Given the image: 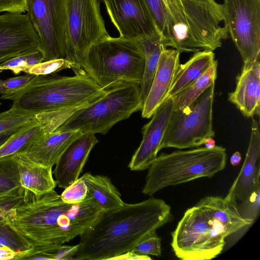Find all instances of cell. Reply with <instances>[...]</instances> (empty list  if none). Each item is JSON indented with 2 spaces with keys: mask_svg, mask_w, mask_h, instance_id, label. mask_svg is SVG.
I'll use <instances>...</instances> for the list:
<instances>
[{
  "mask_svg": "<svg viewBox=\"0 0 260 260\" xmlns=\"http://www.w3.org/2000/svg\"><path fill=\"white\" fill-rule=\"evenodd\" d=\"M103 211L88 193L82 202L68 204L55 190L39 196L25 190L23 201L4 219L30 243L31 252L37 253L80 236Z\"/></svg>",
  "mask_w": 260,
  "mask_h": 260,
  "instance_id": "obj_1",
  "label": "cell"
},
{
  "mask_svg": "<svg viewBox=\"0 0 260 260\" xmlns=\"http://www.w3.org/2000/svg\"><path fill=\"white\" fill-rule=\"evenodd\" d=\"M170 206L162 199L151 198L103 211L93 224L80 236L73 259H115L132 251L146 236L170 222Z\"/></svg>",
  "mask_w": 260,
  "mask_h": 260,
  "instance_id": "obj_2",
  "label": "cell"
},
{
  "mask_svg": "<svg viewBox=\"0 0 260 260\" xmlns=\"http://www.w3.org/2000/svg\"><path fill=\"white\" fill-rule=\"evenodd\" d=\"M246 223L234 204L219 197L207 196L185 212L171 233V245L181 259H211L221 252L225 238Z\"/></svg>",
  "mask_w": 260,
  "mask_h": 260,
  "instance_id": "obj_3",
  "label": "cell"
},
{
  "mask_svg": "<svg viewBox=\"0 0 260 260\" xmlns=\"http://www.w3.org/2000/svg\"><path fill=\"white\" fill-rule=\"evenodd\" d=\"M166 13L168 47L182 52L214 51L229 35L221 5L211 1L161 0Z\"/></svg>",
  "mask_w": 260,
  "mask_h": 260,
  "instance_id": "obj_4",
  "label": "cell"
},
{
  "mask_svg": "<svg viewBox=\"0 0 260 260\" xmlns=\"http://www.w3.org/2000/svg\"><path fill=\"white\" fill-rule=\"evenodd\" d=\"M86 73L60 76L37 75L12 98L13 105L31 113L40 114L70 109H81L107 93Z\"/></svg>",
  "mask_w": 260,
  "mask_h": 260,
  "instance_id": "obj_5",
  "label": "cell"
},
{
  "mask_svg": "<svg viewBox=\"0 0 260 260\" xmlns=\"http://www.w3.org/2000/svg\"><path fill=\"white\" fill-rule=\"evenodd\" d=\"M83 69L104 89L123 83L140 85L145 69L144 55L137 39L109 35L90 47Z\"/></svg>",
  "mask_w": 260,
  "mask_h": 260,
  "instance_id": "obj_6",
  "label": "cell"
},
{
  "mask_svg": "<svg viewBox=\"0 0 260 260\" xmlns=\"http://www.w3.org/2000/svg\"><path fill=\"white\" fill-rule=\"evenodd\" d=\"M226 159L225 148L219 146L162 153L148 168L142 192L151 196L169 186L211 178L225 168Z\"/></svg>",
  "mask_w": 260,
  "mask_h": 260,
  "instance_id": "obj_7",
  "label": "cell"
},
{
  "mask_svg": "<svg viewBox=\"0 0 260 260\" xmlns=\"http://www.w3.org/2000/svg\"><path fill=\"white\" fill-rule=\"evenodd\" d=\"M108 89L106 94L76 110L55 130L105 135L118 122L142 110L143 102L139 84L123 83Z\"/></svg>",
  "mask_w": 260,
  "mask_h": 260,
  "instance_id": "obj_8",
  "label": "cell"
},
{
  "mask_svg": "<svg viewBox=\"0 0 260 260\" xmlns=\"http://www.w3.org/2000/svg\"><path fill=\"white\" fill-rule=\"evenodd\" d=\"M215 83L189 105L173 109L159 150L169 147L184 149L198 147L214 136L213 103Z\"/></svg>",
  "mask_w": 260,
  "mask_h": 260,
  "instance_id": "obj_9",
  "label": "cell"
},
{
  "mask_svg": "<svg viewBox=\"0 0 260 260\" xmlns=\"http://www.w3.org/2000/svg\"><path fill=\"white\" fill-rule=\"evenodd\" d=\"M101 0H66L65 59L83 69L90 47L109 36Z\"/></svg>",
  "mask_w": 260,
  "mask_h": 260,
  "instance_id": "obj_10",
  "label": "cell"
},
{
  "mask_svg": "<svg viewBox=\"0 0 260 260\" xmlns=\"http://www.w3.org/2000/svg\"><path fill=\"white\" fill-rule=\"evenodd\" d=\"M223 22L244 64L260 58V0H223Z\"/></svg>",
  "mask_w": 260,
  "mask_h": 260,
  "instance_id": "obj_11",
  "label": "cell"
},
{
  "mask_svg": "<svg viewBox=\"0 0 260 260\" xmlns=\"http://www.w3.org/2000/svg\"><path fill=\"white\" fill-rule=\"evenodd\" d=\"M26 4L43 61L65 58L66 0H26Z\"/></svg>",
  "mask_w": 260,
  "mask_h": 260,
  "instance_id": "obj_12",
  "label": "cell"
},
{
  "mask_svg": "<svg viewBox=\"0 0 260 260\" xmlns=\"http://www.w3.org/2000/svg\"><path fill=\"white\" fill-rule=\"evenodd\" d=\"M104 3L119 37L138 39L160 33L145 0H105Z\"/></svg>",
  "mask_w": 260,
  "mask_h": 260,
  "instance_id": "obj_13",
  "label": "cell"
},
{
  "mask_svg": "<svg viewBox=\"0 0 260 260\" xmlns=\"http://www.w3.org/2000/svg\"><path fill=\"white\" fill-rule=\"evenodd\" d=\"M40 41L27 14L0 15V63L40 50Z\"/></svg>",
  "mask_w": 260,
  "mask_h": 260,
  "instance_id": "obj_14",
  "label": "cell"
},
{
  "mask_svg": "<svg viewBox=\"0 0 260 260\" xmlns=\"http://www.w3.org/2000/svg\"><path fill=\"white\" fill-rule=\"evenodd\" d=\"M173 109V100L170 96L157 107L151 120L144 126L142 141L128 165L132 171L148 169L156 158Z\"/></svg>",
  "mask_w": 260,
  "mask_h": 260,
  "instance_id": "obj_15",
  "label": "cell"
},
{
  "mask_svg": "<svg viewBox=\"0 0 260 260\" xmlns=\"http://www.w3.org/2000/svg\"><path fill=\"white\" fill-rule=\"evenodd\" d=\"M260 132L252 118L249 143L242 168L225 198L243 203L260 188Z\"/></svg>",
  "mask_w": 260,
  "mask_h": 260,
  "instance_id": "obj_16",
  "label": "cell"
},
{
  "mask_svg": "<svg viewBox=\"0 0 260 260\" xmlns=\"http://www.w3.org/2000/svg\"><path fill=\"white\" fill-rule=\"evenodd\" d=\"M98 142L95 134H83L66 149L53 172L59 187L65 189L79 178L91 150Z\"/></svg>",
  "mask_w": 260,
  "mask_h": 260,
  "instance_id": "obj_17",
  "label": "cell"
},
{
  "mask_svg": "<svg viewBox=\"0 0 260 260\" xmlns=\"http://www.w3.org/2000/svg\"><path fill=\"white\" fill-rule=\"evenodd\" d=\"M180 52L175 49H164L160 53L153 80L144 103L143 118H150L166 100L180 64Z\"/></svg>",
  "mask_w": 260,
  "mask_h": 260,
  "instance_id": "obj_18",
  "label": "cell"
},
{
  "mask_svg": "<svg viewBox=\"0 0 260 260\" xmlns=\"http://www.w3.org/2000/svg\"><path fill=\"white\" fill-rule=\"evenodd\" d=\"M82 135L79 130L44 133L22 153L36 163L52 167L69 145Z\"/></svg>",
  "mask_w": 260,
  "mask_h": 260,
  "instance_id": "obj_19",
  "label": "cell"
},
{
  "mask_svg": "<svg viewBox=\"0 0 260 260\" xmlns=\"http://www.w3.org/2000/svg\"><path fill=\"white\" fill-rule=\"evenodd\" d=\"M15 155L21 187L35 196L54 190L57 183L53 177L52 167L36 163L22 153Z\"/></svg>",
  "mask_w": 260,
  "mask_h": 260,
  "instance_id": "obj_20",
  "label": "cell"
},
{
  "mask_svg": "<svg viewBox=\"0 0 260 260\" xmlns=\"http://www.w3.org/2000/svg\"><path fill=\"white\" fill-rule=\"evenodd\" d=\"M260 78L253 72L252 65H245L237 77L235 90L229 94V101L236 106L243 115L252 117L256 107V92Z\"/></svg>",
  "mask_w": 260,
  "mask_h": 260,
  "instance_id": "obj_21",
  "label": "cell"
},
{
  "mask_svg": "<svg viewBox=\"0 0 260 260\" xmlns=\"http://www.w3.org/2000/svg\"><path fill=\"white\" fill-rule=\"evenodd\" d=\"M215 60L213 51L204 50L195 52L187 61L179 64L166 99L194 82L210 68Z\"/></svg>",
  "mask_w": 260,
  "mask_h": 260,
  "instance_id": "obj_22",
  "label": "cell"
},
{
  "mask_svg": "<svg viewBox=\"0 0 260 260\" xmlns=\"http://www.w3.org/2000/svg\"><path fill=\"white\" fill-rule=\"evenodd\" d=\"M81 177L88 194L103 211L114 210L124 205L120 193L107 177L86 173Z\"/></svg>",
  "mask_w": 260,
  "mask_h": 260,
  "instance_id": "obj_23",
  "label": "cell"
},
{
  "mask_svg": "<svg viewBox=\"0 0 260 260\" xmlns=\"http://www.w3.org/2000/svg\"><path fill=\"white\" fill-rule=\"evenodd\" d=\"M137 40L141 46L145 58L144 73L140 85L144 104L153 80L160 53L168 46L166 40L160 33L146 36Z\"/></svg>",
  "mask_w": 260,
  "mask_h": 260,
  "instance_id": "obj_24",
  "label": "cell"
},
{
  "mask_svg": "<svg viewBox=\"0 0 260 260\" xmlns=\"http://www.w3.org/2000/svg\"><path fill=\"white\" fill-rule=\"evenodd\" d=\"M217 66V60H215L210 68L194 82L172 95L174 108L180 109L189 105L215 83Z\"/></svg>",
  "mask_w": 260,
  "mask_h": 260,
  "instance_id": "obj_25",
  "label": "cell"
},
{
  "mask_svg": "<svg viewBox=\"0 0 260 260\" xmlns=\"http://www.w3.org/2000/svg\"><path fill=\"white\" fill-rule=\"evenodd\" d=\"M37 114L12 105L10 109L0 113V134L17 131L35 118Z\"/></svg>",
  "mask_w": 260,
  "mask_h": 260,
  "instance_id": "obj_26",
  "label": "cell"
},
{
  "mask_svg": "<svg viewBox=\"0 0 260 260\" xmlns=\"http://www.w3.org/2000/svg\"><path fill=\"white\" fill-rule=\"evenodd\" d=\"M7 246L17 253L16 259L32 248L22 236L15 231L5 219L0 222V246Z\"/></svg>",
  "mask_w": 260,
  "mask_h": 260,
  "instance_id": "obj_27",
  "label": "cell"
},
{
  "mask_svg": "<svg viewBox=\"0 0 260 260\" xmlns=\"http://www.w3.org/2000/svg\"><path fill=\"white\" fill-rule=\"evenodd\" d=\"M21 186L15 155L0 158V194Z\"/></svg>",
  "mask_w": 260,
  "mask_h": 260,
  "instance_id": "obj_28",
  "label": "cell"
},
{
  "mask_svg": "<svg viewBox=\"0 0 260 260\" xmlns=\"http://www.w3.org/2000/svg\"><path fill=\"white\" fill-rule=\"evenodd\" d=\"M43 61V54L40 50L26 55L19 56L0 63V72L10 70L15 74L21 72L26 74L31 67Z\"/></svg>",
  "mask_w": 260,
  "mask_h": 260,
  "instance_id": "obj_29",
  "label": "cell"
},
{
  "mask_svg": "<svg viewBox=\"0 0 260 260\" xmlns=\"http://www.w3.org/2000/svg\"><path fill=\"white\" fill-rule=\"evenodd\" d=\"M67 68L72 69L76 74L85 73L82 68L64 58L42 61L29 68L26 74L37 76L52 74Z\"/></svg>",
  "mask_w": 260,
  "mask_h": 260,
  "instance_id": "obj_30",
  "label": "cell"
},
{
  "mask_svg": "<svg viewBox=\"0 0 260 260\" xmlns=\"http://www.w3.org/2000/svg\"><path fill=\"white\" fill-rule=\"evenodd\" d=\"M31 74H26L6 80L0 79L1 99H9L24 88L36 76Z\"/></svg>",
  "mask_w": 260,
  "mask_h": 260,
  "instance_id": "obj_31",
  "label": "cell"
},
{
  "mask_svg": "<svg viewBox=\"0 0 260 260\" xmlns=\"http://www.w3.org/2000/svg\"><path fill=\"white\" fill-rule=\"evenodd\" d=\"M25 194V189L20 186L0 194V222L11 209L23 201Z\"/></svg>",
  "mask_w": 260,
  "mask_h": 260,
  "instance_id": "obj_32",
  "label": "cell"
},
{
  "mask_svg": "<svg viewBox=\"0 0 260 260\" xmlns=\"http://www.w3.org/2000/svg\"><path fill=\"white\" fill-rule=\"evenodd\" d=\"M60 196L62 200L68 204H78L84 201L88 196V190L82 177L66 188Z\"/></svg>",
  "mask_w": 260,
  "mask_h": 260,
  "instance_id": "obj_33",
  "label": "cell"
},
{
  "mask_svg": "<svg viewBox=\"0 0 260 260\" xmlns=\"http://www.w3.org/2000/svg\"><path fill=\"white\" fill-rule=\"evenodd\" d=\"M141 255L160 256L161 254V239L154 232L142 239L132 250Z\"/></svg>",
  "mask_w": 260,
  "mask_h": 260,
  "instance_id": "obj_34",
  "label": "cell"
},
{
  "mask_svg": "<svg viewBox=\"0 0 260 260\" xmlns=\"http://www.w3.org/2000/svg\"><path fill=\"white\" fill-rule=\"evenodd\" d=\"M78 249V244L74 246L63 244L37 253L39 259L68 260L73 259Z\"/></svg>",
  "mask_w": 260,
  "mask_h": 260,
  "instance_id": "obj_35",
  "label": "cell"
},
{
  "mask_svg": "<svg viewBox=\"0 0 260 260\" xmlns=\"http://www.w3.org/2000/svg\"><path fill=\"white\" fill-rule=\"evenodd\" d=\"M150 9L158 30L165 37L166 29V13L161 0H145Z\"/></svg>",
  "mask_w": 260,
  "mask_h": 260,
  "instance_id": "obj_36",
  "label": "cell"
},
{
  "mask_svg": "<svg viewBox=\"0 0 260 260\" xmlns=\"http://www.w3.org/2000/svg\"><path fill=\"white\" fill-rule=\"evenodd\" d=\"M260 188L254 192L248 201L243 203L246 205L245 214L244 217L251 218L254 220L259 210Z\"/></svg>",
  "mask_w": 260,
  "mask_h": 260,
  "instance_id": "obj_37",
  "label": "cell"
},
{
  "mask_svg": "<svg viewBox=\"0 0 260 260\" xmlns=\"http://www.w3.org/2000/svg\"><path fill=\"white\" fill-rule=\"evenodd\" d=\"M26 0H0V12H26Z\"/></svg>",
  "mask_w": 260,
  "mask_h": 260,
  "instance_id": "obj_38",
  "label": "cell"
},
{
  "mask_svg": "<svg viewBox=\"0 0 260 260\" xmlns=\"http://www.w3.org/2000/svg\"><path fill=\"white\" fill-rule=\"evenodd\" d=\"M115 259H151V258L147 255L138 254L134 251H129L123 253L117 257Z\"/></svg>",
  "mask_w": 260,
  "mask_h": 260,
  "instance_id": "obj_39",
  "label": "cell"
},
{
  "mask_svg": "<svg viewBox=\"0 0 260 260\" xmlns=\"http://www.w3.org/2000/svg\"><path fill=\"white\" fill-rule=\"evenodd\" d=\"M17 253L10 248L0 246V260L16 259Z\"/></svg>",
  "mask_w": 260,
  "mask_h": 260,
  "instance_id": "obj_40",
  "label": "cell"
},
{
  "mask_svg": "<svg viewBox=\"0 0 260 260\" xmlns=\"http://www.w3.org/2000/svg\"><path fill=\"white\" fill-rule=\"evenodd\" d=\"M241 158V153L236 151L231 156L230 162L233 166H237L240 163Z\"/></svg>",
  "mask_w": 260,
  "mask_h": 260,
  "instance_id": "obj_41",
  "label": "cell"
},
{
  "mask_svg": "<svg viewBox=\"0 0 260 260\" xmlns=\"http://www.w3.org/2000/svg\"><path fill=\"white\" fill-rule=\"evenodd\" d=\"M203 144L205 145V147L208 149L214 148L215 145V141L212 137H209L205 140Z\"/></svg>",
  "mask_w": 260,
  "mask_h": 260,
  "instance_id": "obj_42",
  "label": "cell"
},
{
  "mask_svg": "<svg viewBox=\"0 0 260 260\" xmlns=\"http://www.w3.org/2000/svg\"><path fill=\"white\" fill-rule=\"evenodd\" d=\"M252 68L256 75V76L260 78V62L259 59L256 60L252 64Z\"/></svg>",
  "mask_w": 260,
  "mask_h": 260,
  "instance_id": "obj_43",
  "label": "cell"
},
{
  "mask_svg": "<svg viewBox=\"0 0 260 260\" xmlns=\"http://www.w3.org/2000/svg\"><path fill=\"white\" fill-rule=\"evenodd\" d=\"M13 133V132H10L0 134V146L5 142V141Z\"/></svg>",
  "mask_w": 260,
  "mask_h": 260,
  "instance_id": "obj_44",
  "label": "cell"
},
{
  "mask_svg": "<svg viewBox=\"0 0 260 260\" xmlns=\"http://www.w3.org/2000/svg\"><path fill=\"white\" fill-rule=\"evenodd\" d=\"M200 1H211V0H200Z\"/></svg>",
  "mask_w": 260,
  "mask_h": 260,
  "instance_id": "obj_45",
  "label": "cell"
},
{
  "mask_svg": "<svg viewBox=\"0 0 260 260\" xmlns=\"http://www.w3.org/2000/svg\"><path fill=\"white\" fill-rule=\"evenodd\" d=\"M102 1H103V2H105V0H102Z\"/></svg>",
  "mask_w": 260,
  "mask_h": 260,
  "instance_id": "obj_46",
  "label": "cell"
},
{
  "mask_svg": "<svg viewBox=\"0 0 260 260\" xmlns=\"http://www.w3.org/2000/svg\"><path fill=\"white\" fill-rule=\"evenodd\" d=\"M1 105V103L0 102V106Z\"/></svg>",
  "mask_w": 260,
  "mask_h": 260,
  "instance_id": "obj_47",
  "label": "cell"
}]
</instances>
